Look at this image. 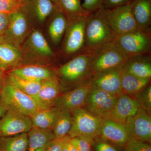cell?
Instances as JSON below:
<instances>
[{
  "label": "cell",
  "instance_id": "cell-1",
  "mask_svg": "<svg viewBox=\"0 0 151 151\" xmlns=\"http://www.w3.org/2000/svg\"><path fill=\"white\" fill-rule=\"evenodd\" d=\"M117 36L103 19L99 10L86 18L85 43L83 51H92L113 42Z\"/></svg>",
  "mask_w": 151,
  "mask_h": 151
},
{
  "label": "cell",
  "instance_id": "cell-2",
  "mask_svg": "<svg viewBox=\"0 0 151 151\" xmlns=\"http://www.w3.org/2000/svg\"><path fill=\"white\" fill-rule=\"evenodd\" d=\"M70 112L73 122L68 135L70 138H80L91 143L98 138L104 119L93 115L83 108Z\"/></svg>",
  "mask_w": 151,
  "mask_h": 151
},
{
  "label": "cell",
  "instance_id": "cell-3",
  "mask_svg": "<svg viewBox=\"0 0 151 151\" xmlns=\"http://www.w3.org/2000/svg\"><path fill=\"white\" fill-rule=\"evenodd\" d=\"M91 52L90 69L92 76L122 67L128 58L116 46L114 41Z\"/></svg>",
  "mask_w": 151,
  "mask_h": 151
},
{
  "label": "cell",
  "instance_id": "cell-4",
  "mask_svg": "<svg viewBox=\"0 0 151 151\" xmlns=\"http://www.w3.org/2000/svg\"><path fill=\"white\" fill-rule=\"evenodd\" d=\"M99 11L117 37L139 29L132 14L131 2L113 9L103 7Z\"/></svg>",
  "mask_w": 151,
  "mask_h": 151
},
{
  "label": "cell",
  "instance_id": "cell-5",
  "mask_svg": "<svg viewBox=\"0 0 151 151\" xmlns=\"http://www.w3.org/2000/svg\"><path fill=\"white\" fill-rule=\"evenodd\" d=\"M91 55V51H83L62 65L59 69L61 78L66 82L81 84L90 80L92 78L90 69Z\"/></svg>",
  "mask_w": 151,
  "mask_h": 151
},
{
  "label": "cell",
  "instance_id": "cell-6",
  "mask_svg": "<svg viewBox=\"0 0 151 151\" xmlns=\"http://www.w3.org/2000/svg\"><path fill=\"white\" fill-rule=\"evenodd\" d=\"M114 43L128 58L145 55L150 50V33L139 29L117 36Z\"/></svg>",
  "mask_w": 151,
  "mask_h": 151
},
{
  "label": "cell",
  "instance_id": "cell-7",
  "mask_svg": "<svg viewBox=\"0 0 151 151\" xmlns=\"http://www.w3.org/2000/svg\"><path fill=\"white\" fill-rule=\"evenodd\" d=\"M0 97L9 109L31 117L40 109L31 96L7 84L0 91Z\"/></svg>",
  "mask_w": 151,
  "mask_h": 151
},
{
  "label": "cell",
  "instance_id": "cell-8",
  "mask_svg": "<svg viewBox=\"0 0 151 151\" xmlns=\"http://www.w3.org/2000/svg\"><path fill=\"white\" fill-rule=\"evenodd\" d=\"M118 97L92 85L83 108L93 115L105 119L113 109Z\"/></svg>",
  "mask_w": 151,
  "mask_h": 151
},
{
  "label": "cell",
  "instance_id": "cell-9",
  "mask_svg": "<svg viewBox=\"0 0 151 151\" xmlns=\"http://www.w3.org/2000/svg\"><path fill=\"white\" fill-rule=\"evenodd\" d=\"M32 127L29 116L9 108L0 119V136L9 137L28 133Z\"/></svg>",
  "mask_w": 151,
  "mask_h": 151
},
{
  "label": "cell",
  "instance_id": "cell-10",
  "mask_svg": "<svg viewBox=\"0 0 151 151\" xmlns=\"http://www.w3.org/2000/svg\"><path fill=\"white\" fill-rule=\"evenodd\" d=\"M131 138L149 143L151 141V117L143 108L128 118L125 124Z\"/></svg>",
  "mask_w": 151,
  "mask_h": 151
},
{
  "label": "cell",
  "instance_id": "cell-11",
  "mask_svg": "<svg viewBox=\"0 0 151 151\" xmlns=\"http://www.w3.org/2000/svg\"><path fill=\"white\" fill-rule=\"evenodd\" d=\"M92 86L91 78L70 91L61 94L55 103L54 107L60 110L66 109L70 111L83 108Z\"/></svg>",
  "mask_w": 151,
  "mask_h": 151
},
{
  "label": "cell",
  "instance_id": "cell-12",
  "mask_svg": "<svg viewBox=\"0 0 151 151\" xmlns=\"http://www.w3.org/2000/svg\"><path fill=\"white\" fill-rule=\"evenodd\" d=\"M20 10L9 14L8 25L1 35L3 36L2 42L9 44L17 47L24 39L28 29L26 17Z\"/></svg>",
  "mask_w": 151,
  "mask_h": 151
},
{
  "label": "cell",
  "instance_id": "cell-13",
  "mask_svg": "<svg viewBox=\"0 0 151 151\" xmlns=\"http://www.w3.org/2000/svg\"><path fill=\"white\" fill-rule=\"evenodd\" d=\"M98 138L122 151L131 137L125 125L104 119Z\"/></svg>",
  "mask_w": 151,
  "mask_h": 151
},
{
  "label": "cell",
  "instance_id": "cell-14",
  "mask_svg": "<svg viewBox=\"0 0 151 151\" xmlns=\"http://www.w3.org/2000/svg\"><path fill=\"white\" fill-rule=\"evenodd\" d=\"M139 108L134 97L122 93L118 97L115 106L105 119L125 125L127 119L134 115Z\"/></svg>",
  "mask_w": 151,
  "mask_h": 151
},
{
  "label": "cell",
  "instance_id": "cell-15",
  "mask_svg": "<svg viewBox=\"0 0 151 151\" xmlns=\"http://www.w3.org/2000/svg\"><path fill=\"white\" fill-rule=\"evenodd\" d=\"M86 18L73 21L69 26L64 47L66 54H72L84 50Z\"/></svg>",
  "mask_w": 151,
  "mask_h": 151
},
{
  "label": "cell",
  "instance_id": "cell-16",
  "mask_svg": "<svg viewBox=\"0 0 151 151\" xmlns=\"http://www.w3.org/2000/svg\"><path fill=\"white\" fill-rule=\"evenodd\" d=\"M122 67L107 70L92 76L93 86L113 95L122 94L121 85Z\"/></svg>",
  "mask_w": 151,
  "mask_h": 151
},
{
  "label": "cell",
  "instance_id": "cell-17",
  "mask_svg": "<svg viewBox=\"0 0 151 151\" xmlns=\"http://www.w3.org/2000/svg\"><path fill=\"white\" fill-rule=\"evenodd\" d=\"M61 86L55 78L46 79L42 81L40 89L34 99L40 109L51 108L61 95Z\"/></svg>",
  "mask_w": 151,
  "mask_h": 151
},
{
  "label": "cell",
  "instance_id": "cell-18",
  "mask_svg": "<svg viewBox=\"0 0 151 151\" xmlns=\"http://www.w3.org/2000/svg\"><path fill=\"white\" fill-rule=\"evenodd\" d=\"M122 68L128 73L138 78L151 79V59L150 56L146 55L128 58Z\"/></svg>",
  "mask_w": 151,
  "mask_h": 151
},
{
  "label": "cell",
  "instance_id": "cell-19",
  "mask_svg": "<svg viewBox=\"0 0 151 151\" xmlns=\"http://www.w3.org/2000/svg\"><path fill=\"white\" fill-rule=\"evenodd\" d=\"M133 16L139 29L150 33L151 0H133L131 1Z\"/></svg>",
  "mask_w": 151,
  "mask_h": 151
},
{
  "label": "cell",
  "instance_id": "cell-20",
  "mask_svg": "<svg viewBox=\"0 0 151 151\" xmlns=\"http://www.w3.org/2000/svg\"><path fill=\"white\" fill-rule=\"evenodd\" d=\"M27 135V151H44L50 142L55 138L52 130L35 127H32Z\"/></svg>",
  "mask_w": 151,
  "mask_h": 151
},
{
  "label": "cell",
  "instance_id": "cell-21",
  "mask_svg": "<svg viewBox=\"0 0 151 151\" xmlns=\"http://www.w3.org/2000/svg\"><path fill=\"white\" fill-rule=\"evenodd\" d=\"M60 110L55 107L40 109L30 117L33 127L52 130L59 116Z\"/></svg>",
  "mask_w": 151,
  "mask_h": 151
},
{
  "label": "cell",
  "instance_id": "cell-22",
  "mask_svg": "<svg viewBox=\"0 0 151 151\" xmlns=\"http://www.w3.org/2000/svg\"><path fill=\"white\" fill-rule=\"evenodd\" d=\"M10 73L21 78L35 81H42L53 78L51 70L41 66L31 65L15 68Z\"/></svg>",
  "mask_w": 151,
  "mask_h": 151
},
{
  "label": "cell",
  "instance_id": "cell-23",
  "mask_svg": "<svg viewBox=\"0 0 151 151\" xmlns=\"http://www.w3.org/2000/svg\"><path fill=\"white\" fill-rule=\"evenodd\" d=\"M150 79H142L121 70L122 93L132 96L137 94L150 84Z\"/></svg>",
  "mask_w": 151,
  "mask_h": 151
},
{
  "label": "cell",
  "instance_id": "cell-24",
  "mask_svg": "<svg viewBox=\"0 0 151 151\" xmlns=\"http://www.w3.org/2000/svg\"><path fill=\"white\" fill-rule=\"evenodd\" d=\"M27 133L0 137V151H27Z\"/></svg>",
  "mask_w": 151,
  "mask_h": 151
},
{
  "label": "cell",
  "instance_id": "cell-25",
  "mask_svg": "<svg viewBox=\"0 0 151 151\" xmlns=\"http://www.w3.org/2000/svg\"><path fill=\"white\" fill-rule=\"evenodd\" d=\"M20 57L21 52L18 47L8 43H0V70L15 64Z\"/></svg>",
  "mask_w": 151,
  "mask_h": 151
},
{
  "label": "cell",
  "instance_id": "cell-26",
  "mask_svg": "<svg viewBox=\"0 0 151 151\" xmlns=\"http://www.w3.org/2000/svg\"><path fill=\"white\" fill-rule=\"evenodd\" d=\"M42 81H30L11 73L8 76L9 84L14 86L33 98L40 89Z\"/></svg>",
  "mask_w": 151,
  "mask_h": 151
},
{
  "label": "cell",
  "instance_id": "cell-27",
  "mask_svg": "<svg viewBox=\"0 0 151 151\" xmlns=\"http://www.w3.org/2000/svg\"><path fill=\"white\" fill-rule=\"evenodd\" d=\"M66 17L60 10L57 12L49 27V33L54 44L60 42L67 27Z\"/></svg>",
  "mask_w": 151,
  "mask_h": 151
},
{
  "label": "cell",
  "instance_id": "cell-28",
  "mask_svg": "<svg viewBox=\"0 0 151 151\" xmlns=\"http://www.w3.org/2000/svg\"><path fill=\"white\" fill-rule=\"evenodd\" d=\"M57 4L63 14L72 18L73 21L86 17L90 14L82 8L80 0H58Z\"/></svg>",
  "mask_w": 151,
  "mask_h": 151
},
{
  "label": "cell",
  "instance_id": "cell-29",
  "mask_svg": "<svg viewBox=\"0 0 151 151\" xmlns=\"http://www.w3.org/2000/svg\"><path fill=\"white\" fill-rule=\"evenodd\" d=\"M73 118L71 112L66 109L60 110L59 116L52 131L55 138L68 136L71 129Z\"/></svg>",
  "mask_w": 151,
  "mask_h": 151
},
{
  "label": "cell",
  "instance_id": "cell-30",
  "mask_svg": "<svg viewBox=\"0 0 151 151\" xmlns=\"http://www.w3.org/2000/svg\"><path fill=\"white\" fill-rule=\"evenodd\" d=\"M29 44L34 51L40 55L51 56L53 55L52 50L42 34L38 30L32 32L29 38Z\"/></svg>",
  "mask_w": 151,
  "mask_h": 151
},
{
  "label": "cell",
  "instance_id": "cell-31",
  "mask_svg": "<svg viewBox=\"0 0 151 151\" xmlns=\"http://www.w3.org/2000/svg\"><path fill=\"white\" fill-rule=\"evenodd\" d=\"M35 14L40 22H43L53 12L54 5L51 0H32Z\"/></svg>",
  "mask_w": 151,
  "mask_h": 151
},
{
  "label": "cell",
  "instance_id": "cell-32",
  "mask_svg": "<svg viewBox=\"0 0 151 151\" xmlns=\"http://www.w3.org/2000/svg\"><path fill=\"white\" fill-rule=\"evenodd\" d=\"M137 102L140 108L145 110L151 114V86H147L133 96Z\"/></svg>",
  "mask_w": 151,
  "mask_h": 151
},
{
  "label": "cell",
  "instance_id": "cell-33",
  "mask_svg": "<svg viewBox=\"0 0 151 151\" xmlns=\"http://www.w3.org/2000/svg\"><path fill=\"white\" fill-rule=\"evenodd\" d=\"M122 151H151V146L149 143L131 138Z\"/></svg>",
  "mask_w": 151,
  "mask_h": 151
},
{
  "label": "cell",
  "instance_id": "cell-34",
  "mask_svg": "<svg viewBox=\"0 0 151 151\" xmlns=\"http://www.w3.org/2000/svg\"><path fill=\"white\" fill-rule=\"evenodd\" d=\"M24 6L13 0H0V13L9 15L19 10Z\"/></svg>",
  "mask_w": 151,
  "mask_h": 151
},
{
  "label": "cell",
  "instance_id": "cell-35",
  "mask_svg": "<svg viewBox=\"0 0 151 151\" xmlns=\"http://www.w3.org/2000/svg\"><path fill=\"white\" fill-rule=\"evenodd\" d=\"M91 145L94 151H122L99 138L95 139Z\"/></svg>",
  "mask_w": 151,
  "mask_h": 151
},
{
  "label": "cell",
  "instance_id": "cell-36",
  "mask_svg": "<svg viewBox=\"0 0 151 151\" xmlns=\"http://www.w3.org/2000/svg\"><path fill=\"white\" fill-rule=\"evenodd\" d=\"M103 0H84L82 8L89 13H92L103 7Z\"/></svg>",
  "mask_w": 151,
  "mask_h": 151
},
{
  "label": "cell",
  "instance_id": "cell-37",
  "mask_svg": "<svg viewBox=\"0 0 151 151\" xmlns=\"http://www.w3.org/2000/svg\"><path fill=\"white\" fill-rule=\"evenodd\" d=\"M69 137L68 135L64 137L55 138L50 142L44 151H62L63 144Z\"/></svg>",
  "mask_w": 151,
  "mask_h": 151
},
{
  "label": "cell",
  "instance_id": "cell-38",
  "mask_svg": "<svg viewBox=\"0 0 151 151\" xmlns=\"http://www.w3.org/2000/svg\"><path fill=\"white\" fill-rule=\"evenodd\" d=\"M72 142L76 147L77 151H92L91 143L81 138H71Z\"/></svg>",
  "mask_w": 151,
  "mask_h": 151
},
{
  "label": "cell",
  "instance_id": "cell-39",
  "mask_svg": "<svg viewBox=\"0 0 151 151\" xmlns=\"http://www.w3.org/2000/svg\"><path fill=\"white\" fill-rule=\"evenodd\" d=\"M132 0H103V7L105 9H113L127 4Z\"/></svg>",
  "mask_w": 151,
  "mask_h": 151
},
{
  "label": "cell",
  "instance_id": "cell-40",
  "mask_svg": "<svg viewBox=\"0 0 151 151\" xmlns=\"http://www.w3.org/2000/svg\"><path fill=\"white\" fill-rule=\"evenodd\" d=\"M9 21V15L0 13V36L2 35L6 29Z\"/></svg>",
  "mask_w": 151,
  "mask_h": 151
},
{
  "label": "cell",
  "instance_id": "cell-41",
  "mask_svg": "<svg viewBox=\"0 0 151 151\" xmlns=\"http://www.w3.org/2000/svg\"><path fill=\"white\" fill-rule=\"evenodd\" d=\"M62 151H77L76 147L71 141V138L69 137L65 141L63 147Z\"/></svg>",
  "mask_w": 151,
  "mask_h": 151
},
{
  "label": "cell",
  "instance_id": "cell-42",
  "mask_svg": "<svg viewBox=\"0 0 151 151\" xmlns=\"http://www.w3.org/2000/svg\"><path fill=\"white\" fill-rule=\"evenodd\" d=\"M9 108L0 97V119L6 113Z\"/></svg>",
  "mask_w": 151,
  "mask_h": 151
},
{
  "label": "cell",
  "instance_id": "cell-43",
  "mask_svg": "<svg viewBox=\"0 0 151 151\" xmlns=\"http://www.w3.org/2000/svg\"><path fill=\"white\" fill-rule=\"evenodd\" d=\"M13 1L18 2L21 3V4L25 5L27 4V2L29 0H13Z\"/></svg>",
  "mask_w": 151,
  "mask_h": 151
},
{
  "label": "cell",
  "instance_id": "cell-44",
  "mask_svg": "<svg viewBox=\"0 0 151 151\" xmlns=\"http://www.w3.org/2000/svg\"><path fill=\"white\" fill-rule=\"evenodd\" d=\"M54 3H55V4H57V3L58 2V0H51Z\"/></svg>",
  "mask_w": 151,
  "mask_h": 151
},
{
  "label": "cell",
  "instance_id": "cell-45",
  "mask_svg": "<svg viewBox=\"0 0 151 151\" xmlns=\"http://www.w3.org/2000/svg\"><path fill=\"white\" fill-rule=\"evenodd\" d=\"M1 70H0V82H1Z\"/></svg>",
  "mask_w": 151,
  "mask_h": 151
},
{
  "label": "cell",
  "instance_id": "cell-46",
  "mask_svg": "<svg viewBox=\"0 0 151 151\" xmlns=\"http://www.w3.org/2000/svg\"><path fill=\"white\" fill-rule=\"evenodd\" d=\"M0 137H1V136H0Z\"/></svg>",
  "mask_w": 151,
  "mask_h": 151
},
{
  "label": "cell",
  "instance_id": "cell-47",
  "mask_svg": "<svg viewBox=\"0 0 151 151\" xmlns=\"http://www.w3.org/2000/svg\"></svg>",
  "mask_w": 151,
  "mask_h": 151
}]
</instances>
